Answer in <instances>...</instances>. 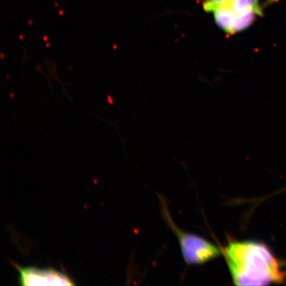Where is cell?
Instances as JSON below:
<instances>
[{
  "mask_svg": "<svg viewBox=\"0 0 286 286\" xmlns=\"http://www.w3.org/2000/svg\"><path fill=\"white\" fill-rule=\"evenodd\" d=\"M232 1V0H205L203 6L207 12H213L220 6L231 3Z\"/></svg>",
  "mask_w": 286,
  "mask_h": 286,
  "instance_id": "7",
  "label": "cell"
},
{
  "mask_svg": "<svg viewBox=\"0 0 286 286\" xmlns=\"http://www.w3.org/2000/svg\"><path fill=\"white\" fill-rule=\"evenodd\" d=\"M231 3L220 6L213 11L215 21L217 26L227 34H231L232 25L238 15L233 11Z\"/></svg>",
  "mask_w": 286,
  "mask_h": 286,
  "instance_id": "4",
  "label": "cell"
},
{
  "mask_svg": "<svg viewBox=\"0 0 286 286\" xmlns=\"http://www.w3.org/2000/svg\"><path fill=\"white\" fill-rule=\"evenodd\" d=\"M166 207L165 205L162 206L164 217L177 236L185 262L191 265L202 264L220 256L221 250L213 243L203 237L179 229L172 221Z\"/></svg>",
  "mask_w": 286,
  "mask_h": 286,
  "instance_id": "2",
  "label": "cell"
},
{
  "mask_svg": "<svg viewBox=\"0 0 286 286\" xmlns=\"http://www.w3.org/2000/svg\"><path fill=\"white\" fill-rule=\"evenodd\" d=\"M231 6L237 15L243 14L252 10L257 11L260 15H262L258 0H232Z\"/></svg>",
  "mask_w": 286,
  "mask_h": 286,
  "instance_id": "6",
  "label": "cell"
},
{
  "mask_svg": "<svg viewBox=\"0 0 286 286\" xmlns=\"http://www.w3.org/2000/svg\"><path fill=\"white\" fill-rule=\"evenodd\" d=\"M221 252L236 285H264L285 280L286 273L265 244L231 240Z\"/></svg>",
  "mask_w": 286,
  "mask_h": 286,
  "instance_id": "1",
  "label": "cell"
},
{
  "mask_svg": "<svg viewBox=\"0 0 286 286\" xmlns=\"http://www.w3.org/2000/svg\"><path fill=\"white\" fill-rule=\"evenodd\" d=\"M257 15H260L256 11H250L243 14L237 15L236 19L232 25L231 34L241 32L251 25Z\"/></svg>",
  "mask_w": 286,
  "mask_h": 286,
  "instance_id": "5",
  "label": "cell"
},
{
  "mask_svg": "<svg viewBox=\"0 0 286 286\" xmlns=\"http://www.w3.org/2000/svg\"><path fill=\"white\" fill-rule=\"evenodd\" d=\"M12 266L19 273L18 281L21 285H74L75 281L66 273L54 268L23 266L11 261Z\"/></svg>",
  "mask_w": 286,
  "mask_h": 286,
  "instance_id": "3",
  "label": "cell"
}]
</instances>
